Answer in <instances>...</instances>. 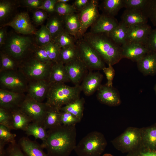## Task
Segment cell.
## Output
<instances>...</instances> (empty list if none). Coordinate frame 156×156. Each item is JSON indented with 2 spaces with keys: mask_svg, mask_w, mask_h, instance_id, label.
Masks as SVG:
<instances>
[{
  "mask_svg": "<svg viewBox=\"0 0 156 156\" xmlns=\"http://www.w3.org/2000/svg\"><path fill=\"white\" fill-rule=\"evenodd\" d=\"M145 46L149 52L156 54V28L152 29Z\"/></svg>",
  "mask_w": 156,
  "mask_h": 156,
  "instance_id": "obj_48",
  "label": "cell"
},
{
  "mask_svg": "<svg viewBox=\"0 0 156 156\" xmlns=\"http://www.w3.org/2000/svg\"><path fill=\"white\" fill-rule=\"evenodd\" d=\"M76 11L73 5L67 3L57 2L55 5V12L62 16L76 12Z\"/></svg>",
  "mask_w": 156,
  "mask_h": 156,
  "instance_id": "obj_43",
  "label": "cell"
},
{
  "mask_svg": "<svg viewBox=\"0 0 156 156\" xmlns=\"http://www.w3.org/2000/svg\"><path fill=\"white\" fill-rule=\"evenodd\" d=\"M106 77L107 81L105 84L107 86L113 87V81L115 75V71L111 65H108V67H105L102 69Z\"/></svg>",
  "mask_w": 156,
  "mask_h": 156,
  "instance_id": "obj_50",
  "label": "cell"
},
{
  "mask_svg": "<svg viewBox=\"0 0 156 156\" xmlns=\"http://www.w3.org/2000/svg\"><path fill=\"white\" fill-rule=\"evenodd\" d=\"M29 81L18 69L0 72V88L19 93L27 92Z\"/></svg>",
  "mask_w": 156,
  "mask_h": 156,
  "instance_id": "obj_7",
  "label": "cell"
},
{
  "mask_svg": "<svg viewBox=\"0 0 156 156\" xmlns=\"http://www.w3.org/2000/svg\"><path fill=\"white\" fill-rule=\"evenodd\" d=\"M25 93L0 89V107L11 111L20 108L24 100Z\"/></svg>",
  "mask_w": 156,
  "mask_h": 156,
  "instance_id": "obj_13",
  "label": "cell"
},
{
  "mask_svg": "<svg viewBox=\"0 0 156 156\" xmlns=\"http://www.w3.org/2000/svg\"><path fill=\"white\" fill-rule=\"evenodd\" d=\"M48 81L49 85L70 81L64 64L60 62L53 63Z\"/></svg>",
  "mask_w": 156,
  "mask_h": 156,
  "instance_id": "obj_23",
  "label": "cell"
},
{
  "mask_svg": "<svg viewBox=\"0 0 156 156\" xmlns=\"http://www.w3.org/2000/svg\"><path fill=\"white\" fill-rule=\"evenodd\" d=\"M85 99L80 98L75 101L66 105L60 108L61 111L69 113L81 120L83 116Z\"/></svg>",
  "mask_w": 156,
  "mask_h": 156,
  "instance_id": "obj_30",
  "label": "cell"
},
{
  "mask_svg": "<svg viewBox=\"0 0 156 156\" xmlns=\"http://www.w3.org/2000/svg\"><path fill=\"white\" fill-rule=\"evenodd\" d=\"M34 38L15 33L8 35L1 51L10 55L19 63L29 56L37 45Z\"/></svg>",
  "mask_w": 156,
  "mask_h": 156,
  "instance_id": "obj_3",
  "label": "cell"
},
{
  "mask_svg": "<svg viewBox=\"0 0 156 156\" xmlns=\"http://www.w3.org/2000/svg\"><path fill=\"white\" fill-rule=\"evenodd\" d=\"M123 58L137 62L149 51L145 46L136 44H126L121 46Z\"/></svg>",
  "mask_w": 156,
  "mask_h": 156,
  "instance_id": "obj_21",
  "label": "cell"
},
{
  "mask_svg": "<svg viewBox=\"0 0 156 156\" xmlns=\"http://www.w3.org/2000/svg\"><path fill=\"white\" fill-rule=\"evenodd\" d=\"M148 18L141 10L125 9L121 16V21L127 28L147 24Z\"/></svg>",
  "mask_w": 156,
  "mask_h": 156,
  "instance_id": "obj_19",
  "label": "cell"
},
{
  "mask_svg": "<svg viewBox=\"0 0 156 156\" xmlns=\"http://www.w3.org/2000/svg\"><path fill=\"white\" fill-rule=\"evenodd\" d=\"M97 91V97L101 103L110 106H118L121 104L119 94L113 87L101 85Z\"/></svg>",
  "mask_w": 156,
  "mask_h": 156,
  "instance_id": "obj_16",
  "label": "cell"
},
{
  "mask_svg": "<svg viewBox=\"0 0 156 156\" xmlns=\"http://www.w3.org/2000/svg\"><path fill=\"white\" fill-rule=\"evenodd\" d=\"M81 120L69 113L61 111L60 121L62 125L68 126L76 125Z\"/></svg>",
  "mask_w": 156,
  "mask_h": 156,
  "instance_id": "obj_45",
  "label": "cell"
},
{
  "mask_svg": "<svg viewBox=\"0 0 156 156\" xmlns=\"http://www.w3.org/2000/svg\"><path fill=\"white\" fill-rule=\"evenodd\" d=\"M137 63L138 69L144 75L156 74V54L149 52Z\"/></svg>",
  "mask_w": 156,
  "mask_h": 156,
  "instance_id": "obj_24",
  "label": "cell"
},
{
  "mask_svg": "<svg viewBox=\"0 0 156 156\" xmlns=\"http://www.w3.org/2000/svg\"><path fill=\"white\" fill-rule=\"evenodd\" d=\"M7 26L12 27L16 33L23 35L34 34L36 32L29 16L26 12L17 14L10 21L2 25V27Z\"/></svg>",
  "mask_w": 156,
  "mask_h": 156,
  "instance_id": "obj_12",
  "label": "cell"
},
{
  "mask_svg": "<svg viewBox=\"0 0 156 156\" xmlns=\"http://www.w3.org/2000/svg\"><path fill=\"white\" fill-rule=\"evenodd\" d=\"M119 23L115 17L103 14H100L90 27V32L94 34H108L118 25Z\"/></svg>",
  "mask_w": 156,
  "mask_h": 156,
  "instance_id": "obj_17",
  "label": "cell"
},
{
  "mask_svg": "<svg viewBox=\"0 0 156 156\" xmlns=\"http://www.w3.org/2000/svg\"><path fill=\"white\" fill-rule=\"evenodd\" d=\"M14 3L10 0H0V20H4L11 14L14 8Z\"/></svg>",
  "mask_w": 156,
  "mask_h": 156,
  "instance_id": "obj_40",
  "label": "cell"
},
{
  "mask_svg": "<svg viewBox=\"0 0 156 156\" xmlns=\"http://www.w3.org/2000/svg\"><path fill=\"white\" fill-rule=\"evenodd\" d=\"M8 36L5 27H2L0 29V48L5 44Z\"/></svg>",
  "mask_w": 156,
  "mask_h": 156,
  "instance_id": "obj_54",
  "label": "cell"
},
{
  "mask_svg": "<svg viewBox=\"0 0 156 156\" xmlns=\"http://www.w3.org/2000/svg\"><path fill=\"white\" fill-rule=\"evenodd\" d=\"M103 78V75L99 72L87 74L80 85L81 91L86 96L92 95L101 85Z\"/></svg>",
  "mask_w": 156,
  "mask_h": 156,
  "instance_id": "obj_20",
  "label": "cell"
},
{
  "mask_svg": "<svg viewBox=\"0 0 156 156\" xmlns=\"http://www.w3.org/2000/svg\"><path fill=\"white\" fill-rule=\"evenodd\" d=\"M61 113L60 109L49 106L43 123L47 130L62 125L60 121Z\"/></svg>",
  "mask_w": 156,
  "mask_h": 156,
  "instance_id": "obj_26",
  "label": "cell"
},
{
  "mask_svg": "<svg viewBox=\"0 0 156 156\" xmlns=\"http://www.w3.org/2000/svg\"><path fill=\"white\" fill-rule=\"evenodd\" d=\"M79 57L78 50L75 44L61 48L58 62L64 65Z\"/></svg>",
  "mask_w": 156,
  "mask_h": 156,
  "instance_id": "obj_34",
  "label": "cell"
},
{
  "mask_svg": "<svg viewBox=\"0 0 156 156\" xmlns=\"http://www.w3.org/2000/svg\"><path fill=\"white\" fill-rule=\"evenodd\" d=\"M34 34L35 42L39 46H44L53 40L51 34L46 25H42Z\"/></svg>",
  "mask_w": 156,
  "mask_h": 156,
  "instance_id": "obj_36",
  "label": "cell"
},
{
  "mask_svg": "<svg viewBox=\"0 0 156 156\" xmlns=\"http://www.w3.org/2000/svg\"><path fill=\"white\" fill-rule=\"evenodd\" d=\"M83 39L97 52L103 61L113 66L123 58L121 46L105 34L86 33Z\"/></svg>",
  "mask_w": 156,
  "mask_h": 156,
  "instance_id": "obj_2",
  "label": "cell"
},
{
  "mask_svg": "<svg viewBox=\"0 0 156 156\" xmlns=\"http://www.w3.org/2000/svg\"><path fill=\"white\" fill-rule=\"evenodd\" d=\"M53 62H41L31 54L19 63L18 70L29 81L40 80L48 81Z\"/></svg>",
  "mask_w": 156,
  "mask_h": 156,
  "instance_id": "obj_6",
  "label": "cell"
},
{
  "mask_svg": "<svg viewBox=\"0 0 156 156\" xmlns=\"http://www.w3.org/2000/svg\"><path fill=\"white\" fill-rule=\"evenodd\" d=\"M31 55L41 62H45L51 61L49 58L45 46H40L37 45Z\"/></svg>",
  "mask_w": 156,
  "mask_h": 156,
  "instance_id": "obj_46",
  "label": "cell"
},
{
  "mask_svg": "<svg viewBox=\"0 0 156 156\" xmlns=\"http://www.w3.org/2000/svg\"><path fill=\"white\" fill-rule=\"evenodd\" d=\"M18 144L27 156H50L44 151L41 145L27 137L21 138Z\"/></svg>",
  "mask_w": 156,
  "mask_h": 156,
  "instance_id": "obj_22",
  "label": "cell"
},
{
  "mask_svg": "<svg viewBox=\"0 0 156 156\" xmlns=\"http://www.w3.org/2000/svg\"><path fill=\"white\" fill-rule=\"evenodd\" d=\"M127 31V28L120 21L116 27L107 35L116 43L121 46L125 44Z\"/></svg>",
  "mask_w": 156,
  "mask_h": 156,
  "instance_id": "obj_32",
  "label": "cell"
},
{
  "mask_svg": "<svg viewBox=\"0 0 156 156\" xmlns=\"http://www.w3.org/2000/svg\"><path fill=\"white\" fill-rule=\"evenodd\" d=\"M142 142L145 148L156 150V127L141 129Z\"/></svg>",
  "mask_w": 156,
  "mask_h": 156,
  "instance_id": "obj_29",
  "label": "cell"
},
{
  "mask_svg": "<svg viewBox=\"0 0 156 156\" xmlns=\"http://www.w3.org/2000/svg\"><path fill=\"white\" fill-rule=\"evenodd\" d=\"M46 130L43 126L31 122L28 125L25 131L28 136L32 135L35 139H40L44 142L46 141L47 137Z\"/></svg>",
  "mask_w": 156,
  "mask_h": 156,
  "instance_id": "obj_33",
  "label": "cell"
},
{
  "mask_svg": "<svg viewBox=\"0 0 156 156\" xmlns=\"http://www.w3.org/2000/svg\"><path fill=\"white\" fill-rule=\"evenodd\" d=\"M69 1V0H57V2L67 3Z\"/></svg>",
  "mask_w": 156,
  "mask_h": 156,
  "instance_id": "obj_57",
  "label": "cell"
},
{
  "mask_svg": "<svg viewBox=\"0 0 156 156\" xmlns=\"http://www.w3.org/2000/svg\"><path fill=\"white\" fill-rule=\"evenodd\" d=\"M70 81L75 86L80 85L87 74L88 68L79 57L64 64Z\"/></svg>",
  "mask_w": 156,
  "mask_h": 156,
  "instance_id": "obj_15",
  "label": "cell"
},
{
  "mask_svg": "<svg viewBox=\"0 0 156 156\" xmlns=\"http://www.w3.org/2000/svg\"><path fill=\"white\" fill-rule=\"evenodd\" d=\"M57 0H44L42 5L37 9L51 14L55 12V5Z\"/></svg>",
  "mask_w": 156,
  "mask_h": 156,
  "instance_id": "obj_51",
  "label": "cell"
},
{
  "mask_svg": "<svg viewBox=\"0 0 156 156\" xmlns=\"http://www.w3.org/2000/svg\"><path fill=\"white\" fill-rule=\"evenodd\" d=\"M19 62L8 54L0 51V72L18 69Z\"/></svg>",
  "mask_w": 156,
  "mask_h": 156,
  "instance_id": "obj_35",
  "label": "cell"
},
{
  "mask_svg": "<svg viewBox=\"0 0 156 156\" xmlns=\"http://www.w3.org/2000/svg\"><path fill=\"white\" fill-rule=\"evenodd\" d=\"M64 18L65 29L76 39L80 28L78 13L76 12L67 15Z\"/></svg>",
  "mask_w": 156,
  "mask_h": 156,
  "instance_id": "obj_31",
  "label": "cell"
},
{
  "mask_svg": "<svg viewBox=\"0 0 156 156\" xmlns=\"http://www.w3.org/2000/svg\"><path fill=\"white\" fill-rule=\"evenodd\" d=\"M44 46L50 60L53 62H58L61 48L53 40Z\"/></svg>",
  "mask_w": 156,
  "mask_h": 156,
  "instance_id": "obj_38",
  "label": "cell"
},
{
  "mask_svg": "<svg viewBox=\"0 0 156 156\" xmlns=\"http://www.w3.org/2000/svg\"><path fill=\"white\" fill-rule=\"evenodd\" d=\"M47 17L48 14L47 12L38 9L33 12L32 19L35 24L40 25L42 24Z\"/></svg>",
  "mask_w": 156,
  "mask_h": 156,
  "instance_id": "obj_49",
  "label": "cell"
},
{
  "mask_svg": "<svg viewBox=\"0 0 156 156\" xmlns=\"http://www.w3.org/2000/svg\"><path fill=\"white\" fill-rule=\"evenodd\" d=\"M44 0H23L20 1L22 5L28 8L37 9L42 4Z\"/></svg>",
  "mask_w": 156,
  "mask_h": 156,
  "instance_id": "obj_52",
  "label": "cell"
},
{
  "mask_svg": "<svg viewBox=\"0 0 156 156\" xmlns=\"http://www.w3.org/2000/svg\"><path fill=\"white\" fill-rule=\"evenodd\" d=\"M141 142V129L133 127L128 128L112 141L116 148L126 152L134 150Z\"/></svg>",
  "mask_w": 156,
  "mask_h": 156,
  "instance_id": "obj_10",
  "label": "cell"
},
{
  "mask_svg": "<svg viewBox=\"0 0 156 156\" xmlns=\"http://www.w3.org/2000/svg\"><path fill=\"white\" fill-rule=\"evenodd\" d=\"M80 85L70 86L64 83L50 85L46 103L49 106L60 109L80 98Z\"/></svg>",
  "mask_w": 156,
  "mask_h": 156,
  "instance_id": "obj_4",
  "label": "cell"
},
{
  "mask_svg": "<svg viewBox=\"0 0 156 156\" xmlns=\"http://www.w3.org/2000/svg\"><path fill=\"white\" fill-rule=\"evenodd\" d=\"M45 141L41 144L50 156H69L76 146L75 125H61L49 129Z\"/></svg>",
  "mask_w": 156,
  "mask_h": 156,
  "instance_id": "obj_1",
  "label": "cell"
},
{
  "mask_svg": "<svg viewBox=\"0 0 156 156\" xmlns=\"http://www.w3.org/2000/svg\"><path fill=\"white\" fill-rule=\"evenodd\" d=\"M124 7L126 9L137 10L143 11L148 0H123Z\"/></svg>",
  "mask_w": 156,
  "mask_h": 156,
  "instance_id": "obj_42",
  "label": "cell"
},
{
  "mask_svg": "<svg viewBox=\"0 0 156 156\" xmlns=\"http://www.w3.org/2000/svg\"><path fill=\"white\" fill-rule=\"evenodd\" d=\"M13 118L14 130L25 131L32 121L30 118L20 108L11 111Z\"/></svg>",
  "mask_w": 156,
  "mask_h": 156,
  "instance_id": "obj_28",
  "label": "cell"
},
{
  "mask_svg": "<svg viewBox=\"0 0 156 156\" xmlns=\"http://www.w3.org/2000/svg\"><path fill=\"white\" fill-rule=\"evenodd\" d=\"M7 144L5 142L0 140V156H4L5 151V146Z\"/></svg>",
  "mask_w": 156,
  "mask_h": 156,
  "instance_id": "obj_56",
  "label": "cell"
},
{
  "mask_svg": "<svg viewBox=\"0 0 156 156\" xmlns=\"http://www.w3.org/2000/svg\"><path fill=\"white\" fill-rule=\"evenodd\" d=\"M4 156H27L18 144L15 142L9 144L6 148Z\"/></svg>",
  "mask_w": 156,
  "mask_h": 156,
  "instance_id": "obj_47",
  "label": "cell"
},
{
  "mask_svg": "<svg viewBox=\"0 0 156 156\" xmlns=\"http://www.w3.org/2000/svg\"><path fill=\"white\" fill-rule=\"evenodd\" d=\"M102 156H114L110 154L106 153V154H104Z\"/></svg>",
  "mask_w": 156,
  "mask_h": 156,
  "instance_id": "obj_58",
  "label": "cell"
},
{
  "mask_svg": "<svg viewBox=\"0 0 156 156\" xmlns=\"http://www.w3.org/2000/svg\"><path fill=\"white\" fill-rule=\"evenodd\" d=\"M107 145L106 140L102 133L92 131L79 141L74 151L78 156H101Z\"/></svg>",
  "mask_w": 156,
  "mask_h": 156,
  "instance_id": "obj_5",
  "label": "cell"
},
{
  "mask_svg": "<svg viewBox=\"0 0 156 156\" xmlns=\"http://www.w3.org/2000/svg\"><path fill=\"white\" fill-rule=\"evenodd\" d=\"M123 7V0H104L100 5L102 14L114 17Z\"/></svg>",
  "mask_w": 156,
  "mask_h": 156,
  "instance_id": "obj_27",
  "label": "cell"
},
{
  "mask_svg": "<svg viewBox=\"0 0 156 156\" xmlns=\"http://www.w3.org/2000/svg\"><path fill=\"white\" fill-rule=\"evenodd\" d=\"M11 130L7 127L0 125V140L5 142L7 144L16 142V135L12 133Z\"/></svg>",
  "mask_w": 156,
  "mask_h": 156,
  "instance_id": "obj_44",
  "label": "cell"
},
{
  "mask_svg": "<svg viewBox=\"0 0 156 156\" xmlns=\"http://www.w3.org/2000/svg\"><path fill=\"white\" fill-rule=\"evenodd\" d=\"M0 125L11 130H14L13 118L11 111L0 107Z\"/></svg>",
  "mask_w": 156,
  "mask_h": 156,
  "instance_id": "obj_39",
  "label": "cell"
},
{
  "mask_svg": "<svg viewBox=\"0 0 156 156\" xmlns=\"http://www.w3.org/2000/svg\"><path fill=\"white\" fill-rule=\"evenodd\" d=\"M53 41L61 48L74 46L76 44V39L65 29Z\"/></svg>",
  "mask_w": 156,
  "mask_h": 156,
  "instance_id": "obj_37",
  "label": "cell"
},
{
  "mask_svg": "<svg viewBox=\"0 0 156 156\" xmlns=\"http://www.w3.org/2000/svg\"><path fill=\"white\" fill-rule=\"evenodd\" d=\"M152 29L147 24L127 28L125 44H138L145 46Z\"/></svg>",
  "mask_w": 156,
  "mask_h": 156,
  "instance_id": "obj_14",
  "label": "cell"
},
{
  "mask_svg": "<svg viewBox=\"0 0 156 156\" xmlns=\"http://www.w3.org/2000/svg\"><path fill=\"white\" fill-rule=\"evenodd\" d=\"M48 107L45 102L38 101L27 94L19 108L30 118L32 122L43 126Z\"/></svg>",
  "mask_w": 156,
  "mask_h": 156,
  "instance_id": "obj_9",
  "label": "cell"
},
{
  "mask_svg": "<svg viewBox=\"0 0 156 156\" xmlns=\"http://www.w3.org/2000/svg\"><path fill=\"white\" fill-rule=\"evenodd\" d=\"M89 0H76L73 5L76 10L79 11L83 9L88 4Z\"/></svg>",
  "mask_w": 156,
  "mask_h": 156,
  "instance_id": "obj_53",
  "label": "cell"
},
{
  "mask_svg": "<svg viewBox=\"0 0 156 156\" xmlns=\"http://www.w3.org/2000/svg\"><path fill=\"white\" fill-rule=\"evenodd\" d=\"M50 85L47 80H40L29 82L27 92L35 100L43 102L46 99Z\"/></svg>",
  "mask_w": 156,
  "mask_h": 156,
  "instance_id": "obj_18",
  "label": "cell"
},
{
  "mask_svg": "<svg viewBox=\"0 0 156 156\" xmlns=\"http://www.w3.org/2000/svg\"><path fill=\"white\" fill-rule=\"evenodd\" d=\"M154 90L156 94V84H155L154 87Z\"/></svg>",
  "mask_w": 156,
  "mask_h": 156,
  "instance_id": "obj_59",
  "label": "cell"
},
{
  "mask_svg": "<svg viewBox=\"0 0 156 156\" xmlns=\"http://www.w3.org/2000/svg\"><path fill=\"white\" fill-rule=\"evenodd\" d=\"M98 4V0H90L87 5L78 13L80 28L76 39L83 38L87 29L92 25L100 15Z\"/></svg>",
  "mask_w": 156,
  "mask_h": 156,
  "instance_id": "obj_11",
  "label": "cell"
},
{
  "mask_svg": "<svg viewBox=\"0 0 156 156\" xmlns=\"http://www.w3.org/2000/svg\"><path fill=\"white\" fill-rule=\"evenodd\" d=\"M135 156H156V150H151L146 148L145 150L140 151Z\"/></svg>",
  "mask_w": 156,
  "mask_h": 156,
  "instance_id": "obj_55",
  "label": "cell"
},
{
  "mask_svg": "<svg viewBox=\"0 0 156 156\" xmlns=\"http://www.w3.org/2000/svg\"><path fill=\"white\" fill-rule=\"evenodd\" d=\"M45 25L53 40L65 29L64 16L56 12L51 14Z\"/></svg>",
  "mask_w": 156,
  "mask_h": 156,
  "instance_id": "obj_25",
  "label": "cell"
},
{
  "mask_svg": "<svg viewBox=\"0 0 156 156\" xmlns=\"http://www.w3.org/2000/svg\"><path fill=\"white\" fill-rule=\"evenodd\" d=\"M143 12L153 25L156 26V0H148Z\"/></svg>",
  "mask_w": 156,
  "mask_h": 156,
  "instance_id": "obj_41",
  "label": "cell"
},
{
  "mask_svg": "<svg viewBox=\"0 0 156 156\" xmlns=\"http://www.w3.org/2000/svg\"><path fill=\"white\" fill-rule=\"evenodd\" d=\"M79 58L88 69L101 70L105 67L104 62L96 50L83 38L76 39Z\"/></svg>",
  "mask_w": 156,
  "mask_h": 156,
  "instance_id": "obj_8",
  "label": "cell"
}]
</instances>
